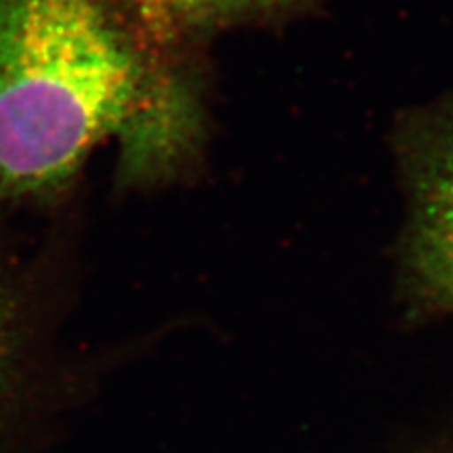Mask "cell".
Segmentation results:
<instances>
[{
    "instance_id": "1",
    "label": "cell",
    "mask_w": 453,
    "mask_h": 453,
    "mask_svg": "<svg viewBox=\"0 0 453 453\" xmlns=\"http://www.w3.org/2000/svg\"><path fill=\"white\" fill-rule=\"evenodd\" d=\"M142 81L108 0H0V196L61 193L133 118Z\"/></svg>"
},
{
    "instance_id": "5",
    "label": "cell",
    "mask_w": 453,
    "mask_h": 453,
    "mask_svg": "<svg viewBox=\"0 0 453 453\" xmlns=\"http://www.w3.org/2000/svg\"><path fill=\"white\" fill-rule=\"evenodd\" d=\"M441 453H453V448H451V449H446V451H441Z\"/></svg>"
},
{
    "instance_id": "3",
    "label": "cell",
    "mask_w": 453,
    "mask_h": 453,
    "mask_svg": "<svg viewBox=\"0 0 453 453\" xmlns=\"http://www.w3.org/2000/svg\"><path fill=\"white\" fill-rule=\"evenodd\" d=\"M31 348L28 304L16 273L0 257V419L21 384Z\"/></svg>"
},
{
    "instance_id": "2",
    "label": "cell",
    "mask_w": 453,
    "mask_h": 453,
    "mask_svg": "<svg viewBox=\"0 0 453 453\" xmlns=\"http://www.w3.org/2000/svg\"><path fill=\"white\" fill-rule=\"evenodd\" d=\"M404 155L414 211L410 288L423 306L453 310V106L416 123Z\"/></svg>"
},
{
    "instance_id": "4",
    "label": "cell",
    "mask_w": 453,
    "mask_h": 453,
    "mask_svg": "<svg viewBox=\"0 0 453 453\" xmlns=\"http://www.w3.org/2000/svg\"><path fill=\"white\" fill-rule=\"evenodd\" d=\"M293 0H127L155 31L251 16L291 4Z\"/></svg>"
}]
</instances>
